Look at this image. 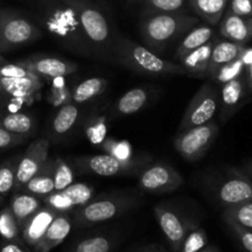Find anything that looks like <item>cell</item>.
Returning <instances> with one entry per match:
<instances>
[{
	"label": "cell",
	"mask_w": 252,
	"mask_h": 252,
	"mask_svg": "<svg viewBox=\"0 0 252 252\" xmlns=\"http://www.w3.org/2000/svg\"><path fill=\"white\" fill-rule=\"evenodd\" d=\"M0 236L4 241L22 240L21 230L10 207H6L0 212Z\"/></svg>",
	"instance_id": "cell-33"
},
{
	"label": "cell",
	"mask_w": 252,
	"mask_h": 252,
	"mask_svg": "<svg viewBox=\"0 0 252 252\" xmlns=\"http://www.w3.org/2000/svg\"><path fill=\"white\" fill-rule=\"evenodd\" d=\"M26 135L15 134L0 127V149H6V148L15 147L26 140Z\"/></svg>",
	"instance_id": "cell-42"
},
{
	"label": "cell",
	"mask_w": 252,
	"mask_h": 252,
	"mask_svg": "<svg viewBox=\"0 0 252 252\" xmlns=\"http://www.w3.org/2000/svg\"><path fill=\"white\" fill-rule=\"evenodd\" d=\"M42 85V79L36 74L25 78H0V96H9L21 103H31Z\"/></svg>",
	"instance_id": "cell-16"
},
{
	"label": "cell",
	"mask_w": 252,
	"mask_h": 252,
	"mask_svg": "<svg viewBox=\"0 0 252 252\" xmlns=\"http://www.w3.org/2000/svg\"><path fill=\"white\" fill-rule=\"evenodd\" d=\"M71 2L78 12L79 22L91 48H97L98 52L106 53L111 47L113 49V37L111 36L110 25L101 10L88 0H71Z\"/></svg>",
	"instance_id": "cell-5"
},
{
	"label": "cell",
	"mask_w": 252,
	"mask_h": 252,
	"mask_svg": "<svg viewBox=\"0 0 252 252\" xmlns=\"http://www.w3.org/2000/svg\"><path fill=\"white\" fill-rule=\"evenodd\" d=\"M207 245H208V236H207L206 230L197 226L187 234L179 252H198Z\"/></svg>",
	"instance_id": "cell-36"
},
{
	"label": "cell",
	"mask_w": 252,
	"mask_h": 252,
	"mask_svg": "<svg viewBox=\"0 0 252 252\" xmlns=\"http://www.w3.org/2000/svg\"><path fill=\"white\" fill-rule=\"evenodd\" d=\"M47 100L54 107H62L65 103L71 102V90L68 86H53L49 91Z\"/></svg>",
	"instance_id": "cell-39"
},
{
	"label": "cell",
	"mask_w": 252,
	"mask_h": 252,
	"mask_svg": "<svg viewBox=\"0 0 252 252\" xmlns=\"http://www.w3.org/2000/svg\"><path fill=\"white\" fill-rule=\"evenodd\" d=\"M219 127L216 122L197 126L189 129L179 132L174 142L176 152L189 161L202 159L217 139Z\"/></svg>",
	"instance_id": "cell-6"
},
{
	"label": "cell",
	"mask_w": 252,
	"mask_h": 252,
	"mask_svg": "<svg viewBox=\"0 0 252 252\" xmlns=\"http://www.w3.org/2000/svg\"><path fill=\"white\" fill-rule=\"evenodd\" d=\"M224 219H229L252 231V199L224 208Z\"/></svg>",
	"instance_id": "cell-32"
},
{
	"label": "cell",
	"mask_w": 252,
	"mask_h": 252,
	"mask_svg": "<svg viewBox=\"0 0 252 252\" xmlns=\"http://www.w3.org/2000/svg\"><path fill=\"white\" fill-rule=\"evenodd\" d=\"M145 7V12L182 11L187 0H134Z\"/></svg>",
	"instance_id": "cell-35"
},
{
	"label": "cell",
	"mask_w": 252,
	"mask_h": 252,
	"mask_svg": "<svg viewBox=\"0 0 252 252\" xmlns=\"http://www.w3.org/2000/svg\"><path fill=\"white\" fill-rule=\"evenodd\" d=\"M19 64L31 73L38 75L41 79L43 78L48 80L64 78L78 70V65L75 63L57 57L33 56L19 62Z\"/></svg>",
	"instance_id": "cell-14"
},
{
	"label": "cell",
	"mask_w": 252,
	"mask_h": 252,
	"mask_svg": "<svg viewBox=\"0 0 252 252\" xmlns=\"http://www.w3.org/2000/svg\"><path fill=\"white\" fill-rule=\"evenodd\" d=\"M2 64H5V59L2 58V56L0 54V65H2Z\"/></svg>",
	"instance_id": "cell-49"
},
{
	"label": "cell",
	"mask_w": 252,
	"mask_h": 252,
	"mask_svg": "<svg viewBox=\"0 0 252 252\" xmlns=\"http://www.w3.org/2000/svg\"><path fill=\"white\" fill-rule=\"evenodd\" d=\"M130 252H167V251L160 245H148V246H143V248H139V249H137V250H133Z\"/></svg>",
	"instance_id": "cell-45"
},
{
	"label": "cell",
	"mask_w": 252,
	"mask_h": 252,
	"mask_svg": "<svg viewBox=\"0 0 252 252\" xmlns=\"http://www.w3.org/2000/svg\"><path fill=\"white\" fill-rule=\"evenodd\" d=\"M189 4L201 19L216 26L225 14L229 0H189Z\"/></svg>",
	"instance_id": "cell-27"
},
{
	"label": "cell",
	"mask_w": 252,
	"mask_h": 252,
	"mask_svg": "<svg viewBox=\"0 0 252 252\" xmlns=\"http://www.w3.org/2000/svg\"><path fill=\"white\" fill-rule=\"evenodd\" d=\"M229 11L239 16L252 19V0H229Z\"/></svg>",
	"instance_id": "cell-43"
},
{
	"label": "cell",
	"mask_w": 252,
	"mask_h": 252,
	"mask_svg": "<svg viewBox=\"0 0 252 252\" xmlns=\"http://www.w3.org/2000/svg\"><path fill=\"white\" fill-rule=\"evenodd\" d=\"M108 85V81L103 78H89L81 81L80 84L74 88L71 91V100L76 105H81L84 102L93 100L96 96L100 95Z\"/></svg>",
	"instance_id": "cell-30"
},
{
	"label": "cell",
	"mask_w": 252,
	"mask_h": 252,
	"mask_svg": "<svg viewBox=\"0 0 252 252\" xmlns=\"http://www.w3.org/2000/svg\"><path fill=\"white\" fill-rule=\"evenodd\" d=\"M216 198L224 208L252 199V181L244 175H231L216 189Z\"/></svg>",
	"instance_id": "cell-15"
},
{
	"label": "cell",
	"mask_w": 252,
	"mask_h": 252,
	"mask_svg": "<svg viewBox=\"0 0 252 252\" xmlns=\"http://www.w3.org/2000/svg\"><path fill=\"white\" fill-rule=\"evenodd\" d=\"M0 127L15 134L26 135L34 132L37 127L33 116L22 112H10L0 116Z\"/></svg>",
	"instance_id": "cell-29"
},
{
	"label": "cell",
	"mask_w": 252,
	"mask_h": 252,
	"mask_svg": "<svg viewBox=\"0 0 252 252\" xmlns=\"http://www.w3.org/2000/svg\"><path fill=\"white\" fill-rule=\"evenodd\" d=\"M94 197V189L88 184L73 182L70 186L61 191H53L52 193L42 197L44 206L51 207L58 213H69L80 208L88 203Z\"/></svg>",
	"instance_id": "cell-13"
},
{
	"label": "cell",
	"mask_w": 252,
	"mask_h": 252,
	"mask_svg": "<svg viewBox=\"0 0 252 252\" xmlns=\"http://www.w3.org/2000/svg\"><path fill=\"white\" fill-rule=\"evenodd\" d=\"M244 76H245V81H246V85H248V90L252 91V63L245 68Z\"/></svg>",
	"instance_id": "cell-47"
},
{
	"label": "cell",
	"mask_w": 252,
	"mask_h": 252,
	"mask_svg": "<svg viewBox=\"0 0 252 252\" xmlns=\"http://www.w3.org/2000/svg\"><path fill=\"white\" fill-rule=\"evenodd\" d=\"M219 106V94L213 85L204 84L189 103L179 132L211 122Z\"/></svg>",
	"instance_id": "cell-9"
},
{
	"label": "cell",
	"mask_w": 252,
	"mask_h": 252,
	"mask_svg": "<svg viewBox=\"0 0 252 252\" xmlns=\"http://www.w3.org/2000/svg\"><path fill=\"white\" fill-rule=\"evenodd\" d=\"M57 214H58V212L43 204L20 228V230H21V239L24 240V243L31 249L33 248L38 243L39 239L43 236V234L46 233V230L51 225V223L56 218Z\"/></svg>",
	"instance_id": "cell-17"
},
{
	"label": "cell",
	"mask_w": 252,
	"mask_h": 252,
	"mask_svg": "<svg viewBox=\"0 0 252 252\" xmlns=\"http://www.w3.org/2000/svg\"><path fill=\"white\" fill-rule=\"evenodd\" d=\"M71 226H73V219L69 213H58L43 236L32 248V252H51L68 238Z\"/></svg>",
	"instance_id": "cell-18"
},
{
	"label": "cell",
	"mask_w": 252,
	"mask_h": 252,
	"mask_svg": "<svg viewBox=\"0 0 252 252\" xmlns=\"http://www.w3.org/2000/svg\"><path fill=\"white\" fill-rule=\"evenodd\" d=\"M76 164L84 171L91 172L94 175L102 177L126 176L142 171L144 162L132 159H120L112 154L91 155L81 157L76 159Z\"/></svg>",
	"instance_id": "cell-10"
},
{
	"label": "cell",
	"mask_w": 252,
	"mask_h": 252,
	"mask_svg": "<svg viewBox=\"0 0 252 252\" xmlns=\"http://www.w3.org/2000/svg\"><path fill=\"white\" fill-rule=\"evenodd\" d=\"M213 33L214 31L211 25H197V26H194L193 29H191L185 34L182 41L180 42L176 49V57L179 59L182 58L194 49L206 44L207 42L211 41Z\"/></svg>",
	"instance_id": "cell-26"
},
{
	"label": "cell",
	"mask_w": 252,
	"mask_h": 252,
	"mask_svg": "<svg viewBox=\"0 0 252 252\" xmlns=\"http://www.w3.org/2000/svg\"><path fill=\"white\" fill-rule=\"evenodd\" d=\"M244 73H245V64H244V62L241 61V58L239 57L235 61L230 62V63L221 66V68L217 71L216 75L213 76V79L217 83L223 85V84L228 83V81L233 80V79L243 76Z\"/></svg>",
	"instance_id": "cell-37"
},
{
	"label": "cell",
	"mask_w": 252,
	"mask_h": 252,
	"mask_svg": "<svg viewBox=\"0 0 252 252\" xmlns=\"http://www.w3.org/2000/svg\"><path fill=\"white\" fill-rule=\"evenodd\" d=\"M79 118V107L75 102H69L59 107L52 122V130L56 135L66 134L75 126Z\"/></svg>",
	"instance_id": "cell-31"
},
{
	"label": "cell",
	"mask_w": 252,
	"mask_h": 252,
	"mask_svg": "<svg viewBox=\"0 0 252 252\" xmlns=\"http://www.w3.org/2000/svg\"><path fill=\"white\" fill-rule=\"evenodd\" d=\"M53 179L54 191L66 189L74 182L73 170L62 158H57L53 160Z\"/></svg>",
	"instance_id": "cell-34"
},
{
	"label": "cell",
	"mask_w": 252,
	"mask_h": 252,
	"mask_svg": "<svg viewBox=\"0 0 252 252\" xmlns=\"http://www.w3.org/2000/svg\"><path fill=\"white\" fill-rule=\"evenodd\" d=\"M198 252H220L218 250V249L217 248H214V246H209V245H207L206 248L204 249H202L201 251H198Z\"/></svg>",
	"instance_id": "cell-48"
},
{
	"label": "cell",
	"mask_w": 252,
	"mask_h": 252,
	"mask_svg": "<svg viewBox=\"0 0 252 252\" xmlns=\"http://www.w3.org/2000/svg\"><path fill=\"white\" fill-rule=\"evenodd\" d=\"M198 24L197 17L182 11L145 12L140 19V36L148 48L162 53Z\"/></svg>",
	"instance_id": "cell-1"
},
{
	"label": "cell",
	"mask_w": 252,
	"mask_h": 252,
	"mask_svg": "<svg viewBox=\"0 0 252 252\" xmlns=\"http://www.w3.org/2000/svg\"><path fill=\"white\" fill-rule=\"evenodd\" d=\"M0 252H32V249L24 241H2Z\"/></svg>",
	"instance_id": "cell-44"
},
{
	"label": "cell",
	"mask_w": 252,
	"mask_h": 252,
	"mask_svg": "<svg viewBox=\"0 0 252 252\" xmlns=\"http://www.w3.org/2000/svg\"><path fill=\"white\" fill-rule=\"evenodd\" d=\"M49 140L46 138H39L27 147L26 152L19 159L15 176V187L16 192L24 189L25 185L42 169L48 160Z\"/></svg>",
	"instance_id": "cell-12"
},
{
	"label": "cell",
	"mask_w": 252,
	"mask_h": 252,
	"mask_svg": "<svg viewBox=\"0 0 252 252\" xmlns=\"http://www.w3.org/2000/svg\"><path fill=\"white\" fill-rule=\"evenodd\" d=\"M225 221L229 225V228L234 231V234H235V236L238 238V240L240 241L241 246H243L248 252H252V231L244 228V226L239 225L235 221L229 220V219H225Z\"/></svg>",
	"instance_id": "cell-40"
},
{
	"label": "cell",
	"mask_w": 252,
	"mask_h": 252,
	"mask_svg": "<svg viewBox=\"0 0 252 252\" xmlns=\"http://www.w3.org/2000/svg\"><path fill=\"white\" fill-rule=\"evenodd\" d=\"M0 201H1V194H0Z\"/></svg>",
	"instance_id": "cell-51"
},
{
	"label": "cell",
	"mask_w": 252,
	"mask_h": 252,
	"mask_svg": "<svg viewBox=\"0 0 252 252\" xmlns=\"http://www.w3.org/2000/svg\"><path fill=\"white\" fill-rule=\"evenodd\" d=\"M20 158L10 160L0 166V194H7L15 187L17 162Z\"/></svg>",
	"instance_id": "cell-38"
},
{
	"label": "cell",
	"mask_w": 252,
	"mask_h": 252,
	"mask_svg": "<svg viewBox=\"0 0 252 252\" xmlns=\"http://www.w3.org/2000/svg\"><path fill=\"white\" fill-rule=\"evenodd\" d=\"M113 51L121 63L135 73L154 76L186 74L181 64L165 61L148 47L134 43L121 34L113 37Z\"/></svg>",
	"instance_id": "cell-2"
},
{
	"label": "cell",
	"mask_w": 252,
	"mask_h": 252,
	"mask_svg": "<svg viewBox=\"0 0 252 252\" xmlns=\"http://www.w3.org/2000/svg\"><path fill=\"white\" fill-rule=\"evenodd\" d=\"M21 191L34 194L39 198L52 193L54 191L53 160H47L42 169L25 185Z\"/></svg>",
	"instance_id": "cell-25"
},
{
	"label": "cell",
	"mask_w": 252,
	"mask_h": 252,
	"mask_svg": "<svg viewBox=\"0 0 252 252\" xmlns=\"http://www.w3.org/2000/svg\"><path fill=\"white\" fill-rule=\"evenodd\" d=\"M42 206H43V202H42L39 197L27 193V192L20 191L16 192L15 196L12 197L11 203H10V209H11L12 214L16 218L19 226L21 228L22 224L30 217L33 216Z\"/></svg>",
	"instance_id": "cell-24"
},
{
	"label": "cell",
	"mask_w": 252,
	"mask_h": 252,
	"mask_svg": "<svg viewBox=\"0 0 252 252\" xmlns=\"http://www.w3.org/2000/svg\"><path fill=\"white\" fill-rule=\"evenodd\" d=\"M41 36V30L30 20L11 12L0 11V51L19 48Z\"/></svg>",
	"instance_id": "cell-7"
},
{
	"label": "cell",
	"mask_w": 252,
	"mask_h": 252,
	"mask_svg": "<svg viewBox=\"0 0 252 252\" xmlns=\"http://www.w3.org/2000/svg\"><path fill=\"white\" fill-rule=\"evenodd\" d=\"M56 1H62V2H68V1H71V0H56Z\"/></svg>",
	"instance_id": "cell-50"
},
{
	"label": "cell",
	"mask_w": 252,
	"mask_h": 252,
	"mask_svg": "<svg viewBox=\"0 0 252 252\" xmlns=\"http://www.w3.org/2000/svg\"><path fill=\"white\" fill-rule=\"evenodd\" d=\"M120 243L116 233H96L75 241L68 252H112Z\"/></svg>",
	"instance_id": "cell-21"
},
{
	"label": "cell",
	"mask_w": 252,
	"mask_h": 252,
	"mask_svg": "<svg viewBox=\"0 0 252 252\" xmlns=\"http://www.w3.org/2000/svg\"><path fill=\"white\" fill-rule=\"evenodd\" d=\"M245 44L238 43V42L233 41H220L217 42L212 49L211 56V63H209V71L208 75L213 78L216 75L217 71L224 66L225 64L230 63V62L235 61L243 53Z\"/></svg>",
	"instance_id": "cell-22"
},
{
	"label": "cell",
	"mask_w": 252,
	"mask_h": 252,
	"mask_svg": "<svg viewBox=\"0 0 252 252\" xmlns=\"http://www.w3.org/2000/svg\"><path fill=\"white\" fill-rule=\"evenodd\" d=\"M248 91V85H246L244 75L223 84L220 96H219V103H220L221 107V120L226 121L240 107L244 98L246 97Z\"/></svg>",
	"instance_id": "cell-19"
},
{
	"label": "cell",
	"mask_w": 252,
	"mask_h": 252,
	"mask_svg": "<svg viewBox=\"0 0 252 252\" xmlns=\"http://www.w3.org/2000/svg\"><path fill=\"white\" fill-rule=\"evenodd\" d=\"M213 46L214 42L211 39V41L207 42L206 44L201 46L199 48L194 49L191 53L180 58L182 68L185 69L186 74L199 76V78L208 75Z\"/></svg>",
	"instance_id": "cell-23"
},
{
	"label": "cell",
	"mask_w": 252,
	"mask_h": 252,
	"mask_svg": "<svg viewBox=\"0 0 252 252\" xmlns=\"http://www.w3.org/2000/svg\"><path fill=\"white\" fill-rule=\"evenodd\" d=\"M154 216L172 252H179L187 234L198 226L196 220L164 203L154 207Z\"/></svg>",
	"instance_id": "cell-8"
},
{
	"label": "cell",
	"mask_w": 252,
	"mask_h": 252,
	"mask_svg": "<svg viewBox=\"0 0 252 252\" xmlns=\"http://www.w3.org/2000/svg\"><path fill=\"white\" fill-rule=\"evenodd\" d=\"M64 7L65 9H57L44 17L47 29L69 48L74 47V51L78 53H89L93 48L81 29L73 2L68 1V5Z\"/></svg>",
	"instance_id": "cell-4"
},
{
	"label": "cell",
	"mask_w": 252,
	"mask_h": 252,
	"mask_svg": "<svg viewBox=\"0 0 252 252\" xmlns=\"http://www.w3.org/2000/svg\"><path fill=\"white\" fill-rule=\"evenodd\" d=\"M220 21L219 32L228 41L245 44L252 39V19L239 16L226 10Z\"/></svg>",
	"instance_id": "cell-20"
},
{
	"label": "cell",
	"mask_w": 252,
	"mask_h": 252,
	"mask_svg": "<svg viewBox=\"0 0 252 252\" xmlns=\"http://www.w3.org/2000/svg\"><path fill=\"white\" fill-rule=\"evenodd\" d=\"M182 184L181 174L164 162H157L140 171L139 189L147 193H169L180 189Z\"/></svg>",
	"instance_id": "cell-11"
},
{
	"label": "cell",
	"mask_w": 252,
	"mask_h": 252,
	"mask_svg": "<svg viewBox=\"0 0 252 252\" xmlns=\"http://www.w3.org/2000/svg\"><path fill=\"white\" fill-rule=\"evenodd\" d=\"M241 61L244 62V64H245V68L248 65H250L252 63V48H248V47H245L243 51V53H241L240 56Z\"/></svg>",
	"instance_id": "cell-46"
},
{
	"label": "cell",
	"mask_w": 252,
	"mask_h": 252,
	"mask_svg": "<svg viewBox=\"0 0 252 252\" xmlns=\"http://www.w3.org/2000/svg\"><path fill=\"white\" fill-rule=\"evenodd\" d=\"M149 98V93L145 88L130 89L123 94L115 103V112L121 116H130L139 112L145 107Z\"/></svg>",
	"instance_id": "cell-28"
},
{
	"label": "cell",
	"mask_w": 252,
	"mask_h": 252,
	"mask_svg": "<svg viewBox=\"0 0 252 252\" xmlns=\"http://www.w3.org/2000/svg\"><path fill=\"white\" fill-rule=\"evenodd\" d=\"M33 73L17 64H2L0 65V78H25L31 76Z\"/></svg>",
	"instance_id": "cell-41"
},
{
	"label": "cell",
	"mask_w": 252,
	"mask_h": 252,
	"mask_svg": "<svg viewBox=\"0 0 252 252\" xmlns=\"http://www.w3.org/2000/svg\"><path fill=\"white\" fill-rule=\"evenodd\" d=\"M142 201L137 196L126 192L94 196L86 204L75 209L73 224L78 229L90 228L105 221L118 218L140 206Z\"/></svg>",
	"instance_id": "cell-3"
}]
</instances>
